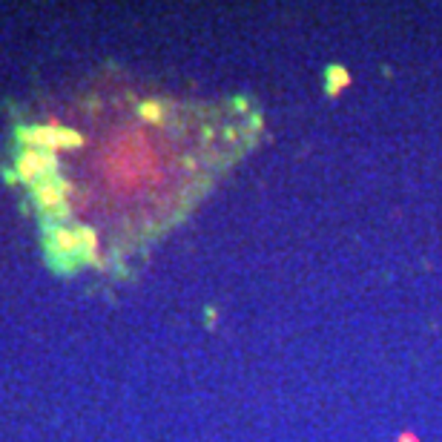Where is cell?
I'll return each mask as SVG.
<instances>
[{"label":"cell","mask_w":442,"mask_h":442,"mask_svg":"<svg viewBox=\"0 0 442 442\" xmlns=\"http://www.w3.org/2000/svg\"><path fill=\"white\" fill-rule=\"evenodd\" d=\"M84 129H52L35 192L72 256H126L170 227L253 141L258 118L239 101L112 98Z\"/></svg>","instance_id":"cell-1"}]
</instances>
